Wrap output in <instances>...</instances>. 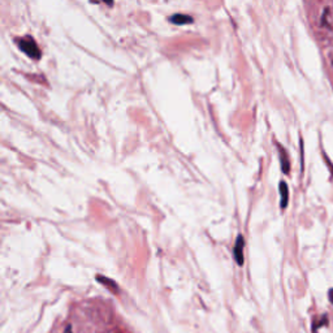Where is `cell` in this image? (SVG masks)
I'll return each instance as SVG.
<instances>
[{"label": "cell", "instance_id": "cell-1", "mask_svg": "<svg viewBox=\"0 0 333 333\" xmlns=\"http://www.w3.org/2000/svg\"><path fill=\"white\" fill-rule=\"evenodd\" d=\"M17 44L21 50L30 58L38 60L41 58V50H39L38 44L31 37H23V38L17 39Z\"/></svg>", "mask_w": 333, "mask_h": 333}, {"label": "cell", "instance_id": "cell-6", "mask_svg": "<svg viewBox=\"0 0 333 333\" xmlns=\"http://www.w3.org/2000/svg\"><path fill=\"white\" fill-rule=\"evenodd\" d=\"M98 281L103 284V285H105V287L108 288L109 291H112L113 293H117V291H119L117 284L115 283V281H112V280L107 279V277H102V276H98Z\"/></svg>", "mask_w": 333, "mask_h": 333}, {"label": "cell", "instance_id": "cell-7", "mask_svg": "<svg viewBox=\"0 0 333 333\" xmlns=\"http://www.w3.org/2000/svg\"><path fill=\"white\" fill-rule=\"evenodd\" d=\"M327 323H328V319H327L326 315H323L322 318H320V320L318 322V324H315L314 323V330H316V328H320L322 326H326Z\"/></svg>", "mask_w": 333, "mask_h": 333}, {"label": "cell", "instance_id": "cell-9", "mask_svg": "<svg viewBox=\"0 0 333 333\" xmlns=\"http://www.w3.org/2000/svg\"><path fill=\"white\" fill-rule=\"evenodd\" d=\"M65 333H72V328H70V326H68V327H66Z\"/></svg>", "mask_w": 333, "mask_h": 333}, {"label": "cell", "instance_id": "cell-8", "mask_svg": "<svg viewBox=\"0 0 333 333\" xmlns=\"http://www.w3.org/2000/svg\"><path fill=\"white\" fill-rule=\"evenodd\" d=\"M328 298H330L331 303L333 305V289H331V291H328Z\"/></svg>", "mask_w": 333, "mask_h": 333}, {"label": "cell", "instance_id": "cell-2", "mask_svg": "<svg viewBox=\"0 0 333 333\" xmlns=\"http://www.w3.org/2000/svg\"><path fill=\"white\" fill-rule=\"evenodd\" d=\"M244 237L238 236L236 241V246H234V259H236L237 264H240V266L244 264Z\"/></svg>", "mask_w": 333, "mask_h": 333}, {"label": "cell", "instance_id": "cell-5", "mask_svg": "<svg viewBox=\"0 0 333 333\" xmlns=\"http://www.w3.org/2000/svg\"><path fill=\"white\" fill-rule=\"evenodd\" d=\"M169 21L170 22H173V23L182 25V23L191 22V21H193V19H191V17H190V16H187V15H180V13H177V15L170 16Z\"/></svg>", "mask_w": 333, "mask_h": 333}, {"label": "cell", "instance_id": "cell-4", "mask_svg": "<svg viewBox=\"0 0 333 333\" xmlns=\"http://www.w3.org/2000/svg\"><path fill=\"white\" fill-rule=\"evenodd\" d=\"M280 194H281V208H285L289 201V189H288L287 182H280Z\"/></svg>", "mask_w": 333, "mask_h": 333}, {"label": "cell", "instance_id": "cell-3", "mask_svg": "<svg viewBox=\"0 0 333 333\" xmlns=\"http://www.w3.org/2000/svg\"><path fill=\"white\" fill-rule=\"evenodd\" d=\"M279 152H280V160H281V166H283L284 173H289L291 169V163H289V158H288L287 151L281 147V145H279Z\"/></svg>", "mask_w": 333, "mask_h": 333}]
</instances>
